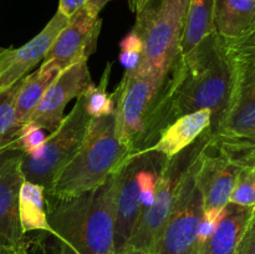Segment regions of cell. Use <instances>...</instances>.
I'll use <instances>...</instances> for the list:
<instances>
[{"label": "cell", "instance_id": "obj_9", "mask_svg": "<svg viewBox=\"0 0 255 254\" xmlns=\"http://www.w3.org/2000/svg\"><path fill=\"white\" fill-rule=\"evenodd\" d=\"M194 163L183 179L176 204L164 224L153 254H196L204 206L202 193L194 181Z\"/></svg>", "mask_w": 255, "mask_h": 254}, {"label": "cell", "instance_id": "obj_22", "mask_svg": "<svg viewBox=\"0 0 255 254\" xmlns=\"http://www.w3.org/2000/svg\"><path fill=\"white\" fill-rule=\"evenodd\" d=\"M20 84L21 80L10 89L0 91V149L20 148L19 137L22 127L15 111V100Z\"/></svg>", "mask_w": 255, "mask_h": 254}, {"label": "cell", "instance_id": "obj_14", "mask_svg": "<svg viewBox=\"0 0 255 254\" xmlns=\"http://www.w3.org/2000/svg\"><path fill=\"white\" fill-rule=\"evenodd\" d=\"M146 152L132 154L119 168L115 198V253L127 248L141 212L139 173L146 162Z\"/></svg>", "mask_w": 255, "mask_h": 254}, {"label": "cell", "instance_id": "obj_21", "mask_svg": "<svg viewBox=\"0 0 255 254\" xmlns=\"http://www.w3.org/2000/svg\"><path fill=\"white\" fill-rule=\"evenodd\" d=\"M217 0H191L181 42V55L191 51L203 37L214 31Z\"/></svg>", "mask_w": 255, "mask_h": 254}, {"label": "cell", "instance_id": "obj_13", "mask_svg": "<svg viewBox=\"0 0 255 254\" xmlns=\"http://www.w3.org/2000/svg\"><path fill=\"white\" fill-rule=\"evenodd\" d=\"M241 169L217 153L209 139V143L194 163V181L202 193L206 216L216 219L221 217L223 208L229 203Z\"/></svg>", "mask_w": 255, "mask_h": 254}, {"label": "cell", "instance_id": "obj_19", "mask_svg": "<svg viewBox=\"0 0 255 254\" xmlns=\"http://www.w3.org/2000/svg\"><path fill=\"white\" fill-rule=\"evenodd\" d=\"M59 74L60 72L56 70L39 67V70L35 72L22 77L15 100V111H16L17 121L21 127L27 124L30 116L41 101L47 87Z\"/></svg>", "mask_w": 255, "mask_h": 254}, {"label": "cell", "instance_id": "obj_20", "mask_svg": "<svg viewBox=\"0 0 255 254\" xmlns=\"http://www.w3.org/2000/svg\"><path fill=\"white\" fill-rule=\"evenodd\" d=\"M19 212L22 229L26 234L49 229L45 203V189L40 184L22 181L19 191Z\"/></svg>", "mask_w": 255, "mask_h": 254}, {"label": "cell", "instance_id": "obj_11", "mask_svg": "<svg viewBox=\"0 0 255 254\" xmlns=\"http://www.w3.org/2000/svg\"><path fill=\"white\" fill-rule=\"evenodd\" d=\"M21 154L0 167V254H30L31 239L22 229L19 212V191L22 174Z\"/></svg>", "mask_w": 255, "mask_h": 254}, {"label": "cell", "instance_id": "obj_1", "mask_svg": "<svg viewBox=\"0 0 255 254\" xmlns=\"http://www.w3.org/2000/svg\"><path fill=\"white\" fill-rule=\"evenodd\" d=\"M119 169L75 198L45 196L49 229L30 234V254H116L115 198Z\"/></svg>", "mask_w": 255, "mask_h": 254}, {"label": "cell", "instance_id": "obj_32", "mask_svg": "<svg viewBox=\"0 0 255 254\" xmlns=\"http://www.w3.org/2000/svg\"><path fill=\"white\" fill-rule=\"evenodd\" d=\"M142 0H128V5H129V9L132 10L133 12H136V10L138 9L139 4H141Z\"/></svg>", "mask_w": 255, "mask_h": 254}, {"label": "cell", "instance_id": "obj_5", "mask_svg": "<svg viewBox=\"0 0 255 254\" xmlns=\"http://www.w3.org/2000/svg\"><path fill=\"white\" fill-rule=\"evenodd\" d=\"M191 0H142L136 10L133 31L143 52L134 72L163 80L181 57V42Z\"/></svg>", "mask_w": 255, "mask_h": 254}, {"label": "cell", "instance_id": "obj_15", "mask_svg": "<svg viewBox=\"0 0 255 254\" xmlns=\"http://www.w3.org/2000/svg\"><path fill=\"white\" fill-rule=\"evenodd\" d=\"M67 20L69 17L57 10L44 29L29 42L16 49L0 47V91L10 89L26 76L35 65L45 59V55L67 24Z\"/></svg>", "mask_w": 255, "mask_h": 254}, {"label": "cell", "instance_id": "obj_8", "mask_svg": "<svg viewBox=\"0 0 255 254\" xmlns=\"http://www.w3.org/2000/svg\"><path fill=\"white\" fill-rule=\"evenodd\" d=\"M91 120L84 97L80 96L70 114L46 137L40 151L34 156L21 154L20 171L24 181L40 184L45 193L51 191L62 169L81 147Z\"/></svg>", "mask_w": 255, "mask_h": 254}, {"label": "cell", "instance_id": "obj_24", "mask_svg": "<svg viewBox=\"0 0 255 254\" xmlns=\"http://www.w3.org/2000/svg\"><path fill=\"white\" fill-rule=\"evenodd\" d=\"M229 203L255 208V167L241 169L232 191Z\"/></svg>", "mask_w": 255, "mask_h": 254}, {"label": "cell", "instance_id": "obj_16", "mask_svg": "<svg viewBox=\"0 0 255 254\" xmlns=\"http://www.w3.org/2000/svg\"><path fill=\"white\" fill-rule=\"evenodd\" d=\"M211 125L212 112L209 110L184 115L167 126L161 132L156 143L147 151L159 152L167 158H171L191 146L202 133L211 128Z\"/></svg>", "mask_w": 255, "mask_h": 254}, {"label": "cell", "instance_id": "obj_6", "mask_svg": "<svg viewBox=\"0 0 255 254\" xmlns=\"http://www.w3.org/2000/svg\"><path fill=\"white\" fill-rule=\"evenodd\" d=\"M224 45L231 65V95L221 124L211 134L255 142V32L238 40H224Z\"/></svg>", "mask_w": 255, "mask_h": 254}, {"label": "cell", "instance_id": "obj_12", "mask_svg": "<svg viewBox=\"0 0 255 254\" xmlns=\"http://www.w3.org/2000/svg\"><path fill=\"white\" fill-rule=\"evenodd\" d=\"M92 85L87 61H80L65 69L47 87L26 125L54 131L64 120L66 105L82 96Z\"/></svg>", "mask_w": 255, "mask_h": 254}, {"label": "cell", "instance_id": "obj_30", "mask_svg": "<svg viewBox=\"0 0 255 254\" xmlns=\"http://www.w3.org/2000/svg\"><path fill=\"white\" fill-rule=\"evenodd\" d=\"M22 153V151L20 148H4L0 149V167L5 163L9 158L11 157L17 156V154Z\"/></svg>", "mask_w": 255, "mask_h": 254}, {"label": "cell", "instance_id": "obj_4", "mask_svg": "<svg viewBox=\"0 0 255 254\" xmlns=\"http://www.w3.org/2000/svg\"><path fill=\"white\" fill-rule=\"evenodd\" d=\"M128 157L116 133L115 116L92 119L84 142L45 196L70 199L101 186Z\"/></svg>", "mask_w": 255, "mask_h": 254}, {"label": "cell", "instance_id": "obj_23", "mask_svg": "<svg viewBox=\"0 0 255 254\" xmlns=\"http://www.w3.org/2000/svg\"><path fill=\"white\" fill-rule=\"evenodd\" d=\"M111 62H107L104 70L101 80L97 85H92L84 95V101L86 111L91 119H100L114 114L115 101L112 94L107 92L110 75H111Z\"/></svg>", "mask_w": 255, "mask_h": 254}, {"label": "cell", "instance_id": "obj_2", "mask_svg": "<svg viewBox=\"0 0 255 254\" xmlns=\"http://www.w3.org/2000/svg\"><path fill=\"white\" fill-rule=\"evenodd\" d=\"M231 65L224 40L214 30L169 72L166 90V126L184 115L201 110L212 112L211 133L218 128L231 95Z\"/></svg>", "mask_w": 255, "mask_h": 254}, {"label": "cell", "instance_id": "obj_31", "mask_svg": "<svg viewBox=\"0 0 255 254\" xmlns=\"http://www.w3.org/2000/svg\"><path fill=\"white\" fill-rule=\"evenodd\" d=\"M119 254H149L147 252L139 251V249H132V248H126L125 251H122L121 253Z\"/></svg>", "mask_w": 255, "mask_h": 254}, {"label": "cell", "instance_id": "obj_29", "mask_svg": "<svg viewBox=\"0 0 255 254\" xmlns=\"http://www.w3.org/2000/svg\"><path fill=\"white\" fill-rule=\"evenodd\" d=\"M111 0H86L84 6L86 7L87 11L90 12L94 16H99L101 10L106 6L107 2H110Z\"/></svg>", "mask_w": 255, "mask_h": 254}, {"label": "cell", "instance_id": "obj_18", "mask_svg": "<svg viewBox=\"0 0 255 254\" xmlns=\"http://www.w3.org/2000/svg\"><path fill=\"white\" fill-rule=\"evenodd\" d=\"M214 30L229 41L253 34L255 0H217Z\"/></svg>", "mask_w": 255, "mask_h": 254}, {"label": "cell", "instance_id": "obj_25", "mask_svg": "<svg viewBox=\"0 0 255 254\" xmlns=\"http://www.w3.org/2000/svg\"><path fill=\"white\" fill-rule=\"evenodd\" d=\"M120 47H121L120 60L125 66V71H134L141 62L142 52H143L141 39L137 36L133 30H131L121 41Z\"/></svg>", "mask_w": 255, "mask_h": 254}, {"label": "cell", "instance_id": "obj_26", "mask_svg": "<svg viewBox=\"0 0 255 254\" xmlns=\"http://www.w3.org/2000/svg\"><path fill=\"white\" fill-rule=\"evenodd\" d=\"M46 136L42 128L35 126H24L21 129V134L19 137V144L22 153L34 156L44 144Z\"/></svg>", "mask_w": 255, "mask_h": 254}, {"label": "cell", "instance_id": "obj_28", "mask_svg": "<svg viewBox=\"0 0 255 254\" xmlns=\"http://www.w3.org/2000/svg\"><path fill=\"white\" fill-rule=\"evenodd\" d=\"M86 0H60L59 11L64 14L66 17L72 16L80 7H82Z\"/></svg>", "mask_w": 255, "mask_h": 254}, {"label": "cell", "instance_id": "obj_10", "mask_svg": "<svg viewBox=\"0 0 255 254\" xmlns=\"http://www.w3.org/2000/svg\"><path fill=\"white\" fill-rule=\"evenodd\" d=\"M101 26L102 20L99 16L90 14L85 6L80 7L69 17L40 67L61 72L77 62L87 61L96 51Z\"/></svg>", "mask_w": 255, "mask_h": 254}, {"label": "cell", "instance_id": "obj_17", "mask_svg": "<svg viewBox=\"0 0 255 254\" xmlns=\"http://www.w3.org/2000/svg\"><path fill=\"white\" fill-rule=\"evenodd\" d=\"M255 208L228 203L222 211L216 229L198 254H236Z\"/></svg>", "mask_w": 255, "mask_h": 254}, {"label": "cell", "instance_id": "obj_7", "mask_svg": "<svg viewBox=\"0 0 255 254\" xmlns=\"http://www.w3.org/2000/svg\"><path fill=\"white\" fill-rule=\"evenodd\" d=\"M211 136V131L207 129L191 146L168 158L159 176L153 203L147 211L139 214L127 248L139 249L149 254L154 253L164 224L176 204L183 179L194 161L209 143Z\"/></svg>", "mask_w": 255, "mask_h": 254}, {"label": "cell", "instance_id": "obj_27", "mask_svg": "<svg viewBox=\"0 0 255 254\" xmlns=\"http://www.w3.org/2000/svg\"><path fill=\"white\" fill-rule=\"evenodd\" d=\"M236 254H255V209L238 244Z\"/></svg>", "mask_w": 255, "mask_h": 254}, {"label": "cell", "instance_id": "obj_3", "mask_svg": "<svg viewBox=\"0 0 255 254\" xmlns=\"http://www.w3.org/2000/svg\"><path fill=\"white\" fill-rule=\"evenodd\" d=\"M168 76L157 80L125 71L121 82L112 92L116 133L128 156L151 148L164 129Z\"/></svg>", "mask_w": 255, "mask_h": 254}]
</instances>
